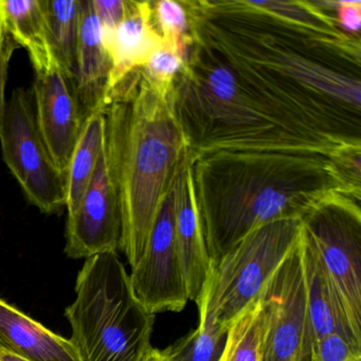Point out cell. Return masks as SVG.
<instances>
[{
	"instance_id": "1",
	"label": "cell",
	"mask_w": 361,
	"mask_h": 361,
	"mask_svg": "<svg viewBox=\"0 0 361 361\" xmlns=\"http://www.w3.org/2000/svg\"><path fill=\"white\" fill-rule=\"evenodd\" d=\"M189 149L361 154L360 35L336 1L185 0Z\"/></svg>"
},
{
	"instance_id": "2",
	"label": "cell",
	"mask_w": 361,
	"mask_h": 361,
	"mask_svg": "<svg viewBox=\"0 0 361 361\" xmlns=\"http://www.w3.org/2000/svg\"><path fill=\"white\" fill-rule=\"evenodd\" d=\"M191 157L198 214L213 266L264 224L301 219L335 194L361 195L360 155L214 152Z\"/></svg>"
},
{
	"instance_id": "3",
	"label": "cell",
	"mask_w": 361,
	"mask_h": 361,
	"mask_svg": "<svg viewBox=\"0 0 361 361\" xmlns=\"http://www.w3.org/2000/svg\"><path fill=\"white\" fill-rule=\"evenodd\" d=\"M173 88L156 85L142 69H135L111 87L105 105V133L113 145L121 206V250L132 268L145 253L189 152Z\"/></svg>"
},
{
	"instance_id": "4",
	"label": "cell",
	"mask_w": 361,
	"mask_h": 361,
	"mask_svg": "<svg viewBox=\"0 0 361 361\" xmlns=\"http://www.w3.org/2000/svg\"><path fill=\"white\" fill-rule=\"evenodd\" d=\"M66 308L80 361H141L151 348L155 314L136 299L117 252L88 257Z\"/></svg>"
},
{
	"instance_id": "5",
	"label": "cell",
	"mask_w": 361,
	"mask_h": 361,
	"mask_svg": "<svg viewBox=\"0 0 361 361\" xmlns=\"http://www.w3.org/2000/svg\"><path fill=\"white\" fill-rule=\"evenodd\" d=\"M301 235L300 219L264 224L247 234L213 266L202 304L224 329L262 293Z\"/></svg>"
},
{
	"instance_id": "6",
	"label": "cell",
	"mask_w": 361,
	"mask_h": 361,
	"mask_svg": "<svg viewBox=\"0 0 361 361\" xmlns=\"http://www.w3.org/2000/svg\"><path fill=\"white\" fill-rule=\"evenodd\" d=\"M358 194H335L300 219L302 233L333 282L353 331L361 338V208Z\"/></svg>"
},
{
	"instance_id": "7",
	"label": "cell",
	"mask_w": 361,
	"mask_h": 361,
	"mask_svg": "<svg viewBox=\"0 0 361 361\" xmlns=\"http://www.w3.org/2000/svg\"><path fill=\"white\" fill-rule=\"evenodd\" d=\"M0 145L5 164L31 204L45 214L66 209V176L39 133L31 90L18 88L6 103Z\"/></svg>"
},
{
	"instance_id": "8",
	"label": "cell",
	"mask_w": 361,
	"mask_h": 361,
	"mask_svg": "<svg viewBox=\"0 0 361 361\" xmlns=\"http://www.w3.org/2000/svg\"><path fill=\"white\" fill-rule=\"evenodd\" d=\"M262 361H314L300 240L261 293Z\"/></svg>"
},
{
	"instance_id": "9",
	"label": "cell",
	"mask_w": 361,
	"mask_h": 361,
	"mask_svg": "<svg viewBox=\"0 0 361 361\" xmlns=\"http://www.w3.org/2000/svg\"><path fill=\"white\" fill-rule=\"evenodd\" d=\"M122 215L113 145L104 134L102 149L79 208L67 217L65 252L71 259L121 250Z\"/></svg>"
},
{
	"instance_id": "10",
	"label": "cell",
	"mask_w": 361,
	"mask_h": 361,
	"mask_svg": "<svg viewBox=\"0 0 361 361\" xmlns=\"http://www.w3.org/2000/svg\"><path fill=\"white\" fill-rule=\"evenodd\" d=\"M174 185L164 198L145 253L130 276L135 297L153 314L181 312L189 301L175 240Z\"/></svg>"
},
{
	"instance_id": "11",
	"label": "cell",
	"mask_w": 361,
	"mask_h": 361,
	"mask_svg": "<svg viewBox=\"0 0 361 361\" xmlns=\"http://www.w3.org/2000/svg\"><path fill=\"white\" fill-rule=\"evenodd\" d=\"M31 92L39 133L52 159L66 176L83 126L73 80L54 59L47 68L35 73Z\"/></svg>"
},
{
	"instance_id": "12",
	"label": "cell",
	"mask_w": 361,
	"mask_h": 361,
	"mask_svg": "<svg viewBox=\"0 0 361 361\" xmlns=\"http://www.w3.org/2000/svg\"><path fill=\"white\" fill-rule=\"evenodd\" d=\"M174 204L177 252L188 298L197 304L210 281L213 265L198 214L192 157L189 152L175 180Z\"/></svg>"
},
{
	"instance_id": "13",
	"label": "cell",
	"mask_w": 361,
	"mask_h": 361,
	"mask_svg": "<svg viewBox=\"0 0 361 361\" xmlns=\"http://www.w3.org/2000/svg\"><path fill=\"white\" fill-rule=\"evenodd\" d=\"M113 63L105 49L92 0H80V30L73 87L82 122L104 111Z\"/></svg>"
},
{
	"instance_id": "14",
	"label": "cell",
	"mask_w": 361,
	"mask_h": 361,
	"mask_svg": "<svg viewBox=\"0 0 361 361\" xmlns=\"http://www.w3.org/2000/svg\"><path fill=\"white\" fill-rule=\"evenodd\" d=\"M302 267L305 285L306 305L314 333V343L329 334H339L355 348L361 350V338L350 326L341 299L324 266L312 245L300 235ZM316 345V344H314Z\"/></svg>"
},
{
	"instance_id": "15",
	"label": "cell",
	"mask_w": 361,
	"mask_h": 361,
	"mask_svg": "<svg viewBox=\"0 0 361 361\" xmlns=\"http://www.w3.org/2000/svg\"><path fill=\"white\" fill-rule=\"evenodd\" d=\"M0 352L27 361H80L71 340L0 299Z\"/></svg>"
},
{
	"instance_id": "16",
	"label": "cell",
	"mask_w": 361,
	"mask_h": 361,
	"mask_svg": "<svg viewBox=\"0 0 361 361\" xmlns=\"http://www.w3.org/2000/svg\"><path fill=\"white\" fill-rule=\"evenodd\" d=\"M164 44L154 22L151 1L126 0L123 20L105 47L113 63L109 90L128 73L145 66L149 56Z\"/></svg>"
},
{
	"instance_id": "17",
	"label": "cell",
	"mask_w": 361,
	"mask_h": 361,
	"mask_svg": "<svg viewBox=\"0 0 361 361\" xmlns=\"http://www.w3.org/2000/svg\"><path fill=\"white\" fill-rule=\"evenodd\" d=\"M0 20L20 48L28 51L35 73L47 68L54 54L42 0H0Z\"/></svg>"
},
{
	"instance_id": "18",
	"label": "cell",
	"mask_w": 361,
	"mask_h": 361,
	"mask_svg": "<svg viewBox=\"0 0 361 361\" xmlns=\"http://www.w3.org/2000/svg\"><path fill=\"white\" fill-rule=\"evenodd\" d=\"M105 134L104 111L90 116L82 126L66 173L67 217L79 208L98 164Z\"/></svg>"
},
{
	"instance_id": "19",
	"label": "cell",
	"mask_w": 361,
	"mask_h": 361,
	"mask_svg": "<svg viewBox=\"0 0 361 361\" xmlns=\"http://www.w3.org/2000/svg\"><path fill=\"white\" fill-rule=\"evenodd\" d=\"M54 58L73 80L80 30V0H42Z\"/></svg>"
},
{
	"instance_id": "20",
	"label": "cell",
	"mask_w": 361,
	"mask_h": 361,
	"mask_svg": "<svg viewBox=\"0 0 361 361\" xmlns=\"http://www.w3.org/2000/svg\"><path fill=\"white\" fill-rule=\"evenodd\" d=\"M197 329L160 350L166 361H219L227 340L228 329L215 320L213 314L200 304Z\"/></svg>"
},
{
	"instance_id": "21",
	"label": "cell",
	"mask_w": 361,
	"mask_h": 361,
	"mask_svg": "<svg viewBox=\"0 0 361 361\" xmlns=\"http://www.w3.org/2000/svg\"><path fill=\"white\" fill-rule=\"evenodd\" d=\"M263 305L261 293L231 323L219 361H262Z\"/></svg>"
},
{
	"instance_id": "22",
	"label": "cell",
	"mask_w": 361,
	"mask_h": 361,
	"mask_svg": "<svg viewBox=\"0 0 361 361\" xmlns=\"http://www.w3.org/2000/svg\"><path fill=\"white\" fill-rule=\"evenodd\" d=\"M187 45L164 44L161 48L155 50L147 59L145 66L141 67L145 77L156 85L172 87L185 64Z\"/></svg>"
},
{
	"instance_id": "23",
	"label": "cell",
	"mask_w": 361,
	"mask_h": 361,
	"mask_svg": "<svg viewBox=\"0 0 361 361\" xmlns=\"http://www.w3.org/2000/svg\"><path fill=\"white\" fill-rule=\"evenodd\" d=\"M154 22L164 43L185 45L189 39L187 12L181 1L160 0L152 3Z\"/></svg>"
},
{
	"instance_id": "24",
	"label": "cell",
	"mask_w": 361,
	"mask_h": 361,
	"mask_svg": "<svg viewBox=\"0 0 361 361\" xmlns=\"http://www.w3.org/2000/svg\"><path fill=\"white\" fill-rule=\"evenodd\" d=\"M92 3L106 47L126 16V0H92Z\"/></svg>"
},
{
	"instance_id": "25",
	"label": "cell",
	"mask_w": 361,
	"mask_h": 361,
	"mask_svg": "<svg viewBox=\"0 0 361 361\" xmlns=\"http://www.w3.org/2000/svg\"><path fill=\"white\" fill-rule=\"evenodd\" d=\"M361 350L355 348L339 334H329L319 339L314 345V361H348Z\"/></svg>"
},
{
	"instance_id": "26",
	"label": "cell",
	"mask_w": 361,
	"mask_h": 361,
	"mask_svg": "<svg viewBox=\"0 0 361 361\" xmlns=\"http://www.w3.org/2000/svg\"><path fill=\"white\" fill-rule=\"evenodd\" d=\"M20 48L10 35L4 23L0 20V121L6 107L5 90L8 79V69L14 51Z\"/></svg>"
},
{
	"instance_id": "27",
	"label": "cell",
	"mask_w": 361,
	"mask_h": 361,
	"mask_svg": "<svg viewBox=\"0 0 361 361\" xmlns=\"http://www.w3.org/2000/svg\"><path fill=\"white\" fill-rule=\"evenodd\" d=\"M336 18L340 28L350 35H359L361 27V1H336Z\"/></svg>"
},
{
	"instance_id": "28",
	"label": "cell",
	"mask_w": 361,
	"mask_h": 361,
	"mask_svg": "<svg viewBox=\"0 0 361 361\" xmlns=\"http://www.w3.org/2000/svg\"><path fill=\"white\" fill-rule=\"evenodd\" d=\"M141 361H166L157 348H149Z\"/></svg>"
},
{
	"instance_id": "29",
	"label": "cell",
	"mask_w": 361,
	"mask_h": 361,
	"mask_svg": "<svg viewBox=\"0 0 361 361\" xmlns=\"http://www.w3.org/2000/svg\"><path fill=\"white\" fill-rule=\"evenodd\" d=\"M0 361H27L20 357L14 356V355L7 354V353L0 352Z\"/></svg>"
},
{
	"instance_id": "30",
	"label": "cell",
	"mask_w": 361,
	"mask_h": 361,
	"mask_svg": "<svg viewBox=\"0 0 361 361\" xmlns=\"http://www.w3.org/2000/svg\"><path fill=\"white\" fill-rule=\"evenodd\" d=\"M348 361H361V354L355 355V356H353Z\"/></svg>"
}]
</instances>
